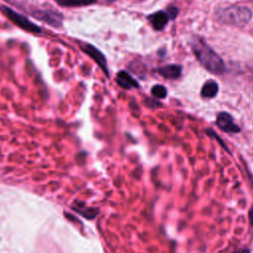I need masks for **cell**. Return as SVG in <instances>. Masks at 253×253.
Wrapping results in <instances>:
<instances>
[{
	"mask_svg": "<svg viewBox=\"0 0 253 253\" xmlns=\"http://www.w3.org/2000/svg\"><path fill=\"white\" fill-rule=\"evenodd\" d=\"M191 48L200 63L211 73L220 75L225 71V64L221 57L199 36L190 40Z\"/></svg>",
	"mask_w": 253,
	"mask_h": 253,
	"instance_id": "cell-1",
	"label": "cell"
},
{
	"mask_svg": "<svg viewBox=\"0 0 253 253\" xmlns=\"http://www.w3.org/2000/svg\"><path fill=\"white\" fill-rule=\"evenodd\" d=\"M252 19V11L241 5H231L221 9L217 13V20L224 25L243 27Z\"/></svg>",
	"mask_w": 253,
	"mask_h": 253,
	"instance_id": "cell-2",
	"label": "cell"
},
{
	"mask_svg": "<svg viewBox=\"0 0 253 253\" xmlns=\"http://www.w3.org/2000/svg\"><path fill=\"white\" fill-rule=\"evenodd\" d=\"M1 10H2L3 14L19 28H21L29 33H33V34H41L42 33V29L38 25H36L32 21H30L26 16L11 9L10 7L2 6Z\"/></svg>",
	"mask_w": 253,
	"mask_h": 253,
	"instance_id": "cell-3",
	"label": "cell"
},
{
	"mask_svg": "<svg viewBox=\"0 0 253 253\" xmlns=\"http://www.w3.org/2000/svg\"><path fill=\"white\" fill-rule=\"evenodd\" d=\"M80 47L86 54H88L90 57L93 58V60L99 65V67L103 70V72L109 77L110 73H109V69H108V65H107V59H106L104 53L100 49H98L96 46H94L88 42L80 43Z\"/></svg>",
	"mask_w": 253,
	"mask_h": 253,
	"instance_id": "cell-4",
	"label": "cell"
},
{
	"mask_svg": "<svg viewBox=\"0 0 253 253\" xmlns=\"http://www.w3.org/2000/svg\"><path fill=\"white\" fill-rule=\"evenodd\" d=\"M33 16L56 28L61 26L63 20L62 15L54 10H38L35 11V13H33Z\"/></svg>",
	"mask_w": 253,
	"mask_h": 253,
	"instance_id": "cell-5",
	"label": "cell"
},
{
	"mask_svg": "<svg viewBox=\"0 0 253 253\" xmlns=\"http://www.w3.org/2000/svg\"><path fill=\"white\" fill-rule=\"evenodd\" d=\"M216 125L217 126L226 131V132H232L236 133L240 131V127L234 124L232 117L225 112H221L216 117Z\"/></svg>",
	"mask_w": 253,
	"mask_h": 253,
	"instance_id": "cell-6",
	"label": "cell"
},
{
	"mask_svg": "<svg viewBox=\"0 0 253 253\" xmlns=\"http://www.w3.org/2000/svg\"><path fill=\"white\" fill-rule=\"evenodd\" d=\"M147 18L150 25L155 31H162L168 24V21L170 20L167 12L165 11H157L155 13L150 14Z\"/></svg>",
	"mask_w": 253,
	"mask_h": 253,
	"instance_id": "cell-7",
	"label": "cell"
},
{
	"mask_svg": "<svg viewBox=\"0 0 253 253\" xmlns=\"http://www.w3.org/2000/svg\"><path fill=\"white\" fill-rule=\"evenodd\" d=\"M116 81H117V84L125 90L137 88L139 86L137 81L128 72L124 71V70L117 73Z\"/></svg>",
	"mask_w": 253,
	"mask_h": 253,
	"instance_id": "cell-8",
	"label": "cell"
},
{
	"mask_svg": "<svg viewBox=\"0 0 253 253\" xmlns=\"http://www.w3.org/2000/svg\"><path fill=\"white\" fill-rule=\"evenodd\" d=\"M157 72L166 79H178L182 74V67L178 64H169L160 67Z\"/></svg>",
	"mask_w": 253,
	"mask_h": 253,
	"instance_id": "cell-9",
	"label": "cell"
},
{
	"mask_svg": "<svg viewBox=\"0 0 253 253\" xmlns=\"http://www.w3.org/2000/svg\"><path fill=\"white\" fill-rule=\"evenodd\" d=\"M218 91V85L215 81L213 80H208L201 91V96L203 98H207V99H211L216 96Z\"/></svg>",
	"mask_w": 253,
	"mask_h": 253,
	"instance_id": "cell-10",
	"label": "cell"
},
{
	"mask_svg": "<svg viewBox=\"0 0 253 253\" xmlns=\"http://www.w3.org/2000/svg\"><path fill=\"white\" fill-rule=\"evenodd\" d=\"M60 6L64 7H80L95 3L97 0H56Z\"/></svg>",
	"mask_w": 253,
	"mask_h": 253,
	"instance_id": "cell-11",
	"label": "cell"
},
{
	"mask_svg": "<svg viewBox=\"0 0 253 253\" xmlns=\"http://www.w3.org/2000/svg\"><path fill=\"white\" fill-rule=\"evenodd\" d=\"M73 209H74L75 211H77L80 214H82L83 216H85L86 218H88V219L94 218V217L97 215V210L85 208L83 205L77 206V204H76V206L73 207Z\"/></svg>",
	"mask_w": 253,
	"mask_h": 253,
	"instance_id": "cell-12",
	"label": "cell"
},
{
	"mask_svg": "<svg viewBox=\"0 0 253 253\" xmlns=\"http://www.w3.org/2000/svg\"><path fill=\"white\" fill-rule=\"evenodd\" d=\"M151 94L157 99H163L167 96V90L162 85H154L151 88Z\"/></svg>",
	"mask_w": 253,
	"mask_h": 253,
	"instance_id": "cell-13",
	"label": "cell"
},
{
	"mask_svg": "<svg viewBox=\"0 0 253 253\" xmlns=\"http://www.w3.org/2000/svg\"><path fill=\"white\" fill-rule=\"evenodd\" d=\"M166 12H167V14L169 16V19H171V20L175 19L177 17V15H178V9L176 7H169Z\"/></svg>",
	"mask_w": 253,
	"mask_h": 253,
	"instance_id": "cell-14",
	"label": "cell"
},
{
	"mask_svg": "<svg viewBox=\"0 0 253 253\" xmlns=\"http://www.w3.org/2000/svg\"><path fill=\"white\" fill-rule=\"evenodd\" d=\"M249 220H250L251 225L253 226V208H251L249 211Z\"/></svg>",
	"mask_w": 253,
	"mask_h": 253,
	"instance_id": "cell-15",
	"label": "cell"
},
{
	"mask_svg": "<svg viewBox=\"0 0 253 253\" xmlns=\"http://www.w3.org/2000/svg\"><path fill=\"white\" fill-rule=\"evenodd\" d=\"M234 253H250V251L247 248H244V249H239V250L235 251Z\"/></svg>",
	"mask_w": 253,
	"mask_h": 253,
	"instance_id": "cell-16",
	"label": "cell"
},
{
	"mask_svg": "<svg viewBox=\"0 0 253 253\" xmlns=\"http://www.w3.org/2000/svg\"><path fill=\"white\" fill-rule=\"evenodd\" d=\"M109 3H112V2H114V1H116V0H107Z\"/></svg>",
	"mask_w": 253,
	"mask_h": 253,
	"instance_id": "cell-17",
	"label": "cell"
}]
</instances>
